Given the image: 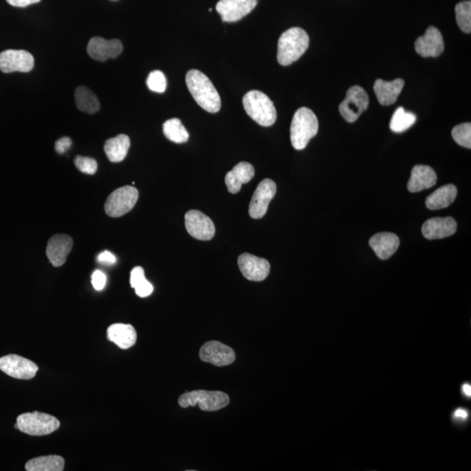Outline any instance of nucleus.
<instances>
[{"mask_svg": "<svg viewBox=\"0 0 471 471\" xmlns=\"http://www.w3.org/2000/svg\"><path fill=\"white\" fill-rule=\"evenodd\" d=\"M186 85L196 103L206 111L218 113L221 108V98L206 74L196 69L188 71Z\"/></svg>", "mask_w": 471, "mask_h": 471, "instance_id": "1", "label": "nucleus"}, {"mask_svg": "<svg viewBox=\"0 0 471 471\" xmlns=\"http://www.w3.org/2000/svg\"><path fill=\"white\" fill-rule=\"evenodd\" d=\"M199 357L204 363L217 367H225L233 364L236 353L233 348L217 340L208 341L200 349Z\"/></svg>", "mask_w": 471, "mask_h": 471, "instance_id": "12", "label": "nucleus"}, {"mask_svg": "<svg viewBox=\"0 0 471 471\" xmlns=\"http://www.w3.org/2000/svg\"><path fill=\"white\" fill-rule=\"evenodd\" d=\"M437 182V176L433 168L427 165H415L411 171L407 190L411 193H416L435 186Z\"/></svg>", "mask_w": 471, "mask_h": 471, "instance_id": "20", "label": "nucleus"}, {"mask_svg": "<svg viewBox=\"0 0 471 471\" xmlns=\"http://www.w3.org/2000/svg\"><path fill=\"white\" fill-rule=\"evenodd\" d=\"M277 192L276 183L270 179H265L259 183L251 198L249 206L250 218L260 219L265 217L269 203L273 199Z\"/></svg>", "mask_w": 471, "mask_h": 471, "instance_id": "10", "label": "nucleus"}, {"mask_svg": "<svg viewBox=\"0 0 471 471\" xmlns=\"http://www.w3.org/2000/svg\"><path fill=\"white\" fill-rule=\"evenodd\" d=\"M34 66V58L27 51L9 49L0 53V71L3 73H29Z\"/></svg>", "mask_w": 471, "mask_h": 471, "instance_id": "11", "label": "nucleus"}, {"mask_svg": "<svg viewBox=\"0 0 471 471\" xmlns=\"http://www.w3.org/2000/svg\"><path fill=\"white\" fill-rule=\"evenodd\" d=\"M243 108L247 115L257 123L270 127L277 120V111L272 100L265 93L253 90L243 98Z\"/></svg>", "mask_w": 471, "mask_h": 471, "instance_id": "4", "label": "nucleus"}, {"mask_svg": "<svg viewBox=\"0 0 471 471\" xmlns=\"http://www.w3.org/2000/svg\"><path fill=\"white\" fill-rule=\"evenodd\" d=\"M462 390L463 394H465L466 396H468V397H470L471 396V386L470 384H465L462 387Z\"/></svg>", "mask_w": 471, "mask_h": 471, "instance_id": "41", "label": "nucleus"}, {"mask_svg": "<svg viewBox=\"0 0 471 471\" xmlns=\"http://www.w3.org/2000/svg\"><path fill=\"white\" fill-rule=\"evenodd\" d=\"M107 337L110 341L121 349H128L136 344L137 333L131 325L113 324L107 330Z\"/></svg>", "mask_w": 471, "mask_h": 471, "instance_id": "24", "label": "nucleus"}, {"mask_svg": "<svg viewBox=\"0 0 471 471\" xmlns=\"http://www.w3.org/2000/svg\"><path fill=\"white\" fill-rule=\"evenodd\" d=\"M255 170L249 163L241 162L236 165L226 176V184L231 194H237L243 183H249L254 178Z\"/></svg>", "mask_w": 471, "mask_h": 471, "instance_id": "21", "label": "nucleus"}, {"mask_svg": "<svg viewBox=\"0 0 471 471\" xmlns=\"http://www.w3.org/2000/svg\"><path fill=\"white\" fill-rule=\"evenodd\" d=\"M405 82L402 78H396L392 81L376 80L374 89L377 99L383 106L394 104L398 99L400 92L402 91Z\"/></svg>", "mask_w": 471, "mask_h": 471, "instance_id": "23", "label": "nucleus"}, {"mask_svg": "<svg viewBox=\"0 0 471 471\" xmlns=\"http://www.w3.org/2000/svg\"><path fill=\"white\" fill-rule=\"evenodd\" d=\"M61 422L54 416L39 412L18 416L15 427L29 435H46L56 431Z\"/></svg>", "mask_w": 471, "mask_h": 471, "instance_id": "6", "label": "nucleus"}, {"mask_svg": "<svg viewBox=\"0 0 471 471\" xmlns=\"http://www.w3.org/2000/svg\"><path fill=\"white\" fill-rule=\"evenodd\" d=\"M309 36L300 27H293L281 34L278 43V61L281 66L293 64L305 53Z\"/></svg>", "mask_w": 471, "mask_h": 471, "instance_id": "2", "label": "nucleus"}, {"mask_svg": "<svg viewBox=\"0 0 471 471\" xmlns=\"http://www.w3.org/2000/svg\"><path fill=\"white\" fill-rule=\"evenodd\" d=\"M179 405L186 408L198 406L203 411H218L229 405V395L221 391L195 390L180 396Z\"/></svg>", "mask_w": 471, "mask_h": 471, "instance_id": "5", "label": "nucleus"}, {"mask_svg": "<svg viewBox=\"0 0 471 471\" xmlns=\"http://www.w3.org/2000/svg\"><path fill=\"white\" fill-rule=\"evenodd\" d=\"M86 51L93 60L103 62L119 56L123 53V46L119 39L107 41L103 38L93 37L90 39Z\"/></svg>", "mask_w": 471, "mask_h": 471, "instance_id": "17", "label": "nucleus"}, {"mask_svg": "<svg viewBox=\"0 0 471 471\" xmlns=\"http://www.w3.org/2000/svg\"><path fill=\"white\" fill-rule=\"evenodd\" d=\"M164 136L173 143H184L188 140V133L187 129L178 118L165 121L163 126Z\"/></svg>", "mask_w": 471, "mask_h": 471, "instance_id": "29", "label": "nucleus"}, {"mask_svg": "<svg viewBox=\"0 0 471 471\" xmlns=\"http://www.w3.org/2000/svg\"><path fill=\"white\" fill-rule=\"evenodd\" d=\"M416 116L413 113L407 112L400 107L395 110L390 121V128L395 133H402L407 131L415 123Z\"/></svg>", "mask_w": 471, "mask_h": 471, "instance_id": "31", "label": "nucleus"}, {"mask_svg": "<svg viewBox=\"0 0 471 471\" xmlns=\"http://www.w3.org/2000/svg\"><path fill=\"white\" fill-rule=\"evenodd\" d=\"M319 131V121L311 109L298 108L294 113L290 124V141L297 151H302L308 146L309 141L317 135Z\"/></svg>", "mask_w": 471, "mask_h": 471, "instance_id": "3", "label": "nucleus"}, {"mask_svg": "<svg viewBox=\"0 0 471 471\" xmlns=\"http://www.w3.org/2000/svg\"><path fill=\"white\" fill-rule=\"evenodd\" d=\"M97 260L101 264L113 265L116 263V258L110 251L105 250L98 256Z\"/></svg>", "mask_w": 471, "mask_h": 471, "instance_id": "38", "label": "nucleus"}, {"mask_svg": "<svg viewBox=\"0 0 471 471\" xmlns=\"http://www.w3.org/2000/svg\"><path fill=\"white\" fill-rule=\"evenodd\" d=\"M74 164L78 171L88 175L96 174L98 168L96 161L91 157L78 156L74 159Z\"/></svg>", "mask_w": 471, "mask_h": 471, "instance_id": "35", "label": "nucleus"}, {"mask_svg": "<svg viewBox=\"0 0 471 471\" xmlns=\"http://www.w3.org/2000/svg\"><path fill=\"white\" fill-rule=\"evenodd\" d=\"M72 146V140L69 137H62L55 143V151L58 154H64Z\"/></svg>", "mask_w": 471, "mask_h": 471, "instance_id": "37", "label": "nucleus"}, {"mask_svg": "<svg viewBox=\"0 0 471 471\" xmlns=\"http://www.w3.org/2000/svg\"><path fill=\"white\" fill-rule=\"evenodd\" d=\"M41 1V0H6V2L9 5L16 6V7H26L33 4H36Z\"/></svg>", "mask_w": 471, "mask_h": 471, "instance_id": "39", "label": "nucleus"}, {"mask_svg": "<svg viewBox=\"0 0 471 471\" xmlns=\"http://www.w3.org/2000/svg\"><path fill=\"white\" fill-rule=\"evenodd\" d=\"M258 2V0H220L216 9L223 21L236 22L251 13Z\"/></svg>", "mask_w": 471, "mask_h": 471, "instance_id": "15", "label": "nucleus"}, {"mask_svg": "<svg viewBox=\"0 0 471 471\" xmlns=\"http://www.w3.org/2000/svg\"><path fill=\"white\" fill-rule=\"evenodd\" d=\"M131 148V139L126 135H119L106 141L104 151L112 163H120L126 158Z\"/></svg>", "mask_w": 471, "mask_h": 471, "instance_id": "26", "label": "nucleus"}, {"mask_svg": "<svg viewBox=\"0 0 471 471\" xmlns=\"http://www.w3.org/2000/svg\"><path fill=\"white\" fill-rule=\"evenodd\" d=\"M65 460L60 455H46L31 459L26 462L27 471H62L64 470Z\"/></svg>", "mask_w": 471, "mask_h": 471, "instance_id": "28", "label": "nucleus"}, {"mask_svg": "<svg viewBox=\"0 0 471 471\" xmlns=\"http://www.w3.org/2000/svg\"><path fill=\"white\" fill-rule=\"evenodd\" d=\"M238 264L243 276L250 281L265 280L270 273V265L265 258L250 253H243L238 257Z\"/></svg>", "mask_w": 471, "mask_h": 471, "instance_id": "14", "label": "nucleus"}, {"mask_svg": "<svg viewBox=\"0 0 471 471\" xmlns=\"http://www.w3.org/2000/svg\"><path fill=\"white\" fill-rule=\"evenodd\" d=\"M415 49L416 53L424 58L440 56L445 51V41L441 31L437 27L430 26L423 36L416 39Z\"/></svg>", "mask_w": 471, "mask_h": 471, "instance_id": "16", "label": "nucleus"}, {"mask_svg": "<svg viewBox=\"0 0 471 471\" xmlns=\"http://www.w3.org/2000/svg\"><path fill=\"white\" fill-rule=\"evenodd\" d=\"M455 143L466 148H471V124L465 123L455 126L452 129Z\"/></svg>", "mask_w": 471, "mask_h": 471, "instance_id": "33", "label": "nucleus"}, {"mask_svg": "<svg viewBox=\"0 0 471 471\" xmlns=\"http://www.w3.org/2000/svg\"><path fill=\"white\" fill-rule=\"evenodd\" d=\"M369 245L375 250L377 257L383 260L390 258L396 253L400 245L398 236L390 233H382L373 236Z\"/></svg>", "mask_w": 471, "mask_h": 471, "instance_id": "22", "label": "nucleus"}, {"mask_svg": "<svg viewBox=\"0 0 471 471\" xmlns=\"http://www.w3.org/2000/svg\"><path fill=\"white\" fill-rule=\"evenodd\" d=\"M147 86L153 92L162 93L167 88V80L162 71L155 70L148 74Z\"/></svg>", "mask_w": 471, "mask_h": 471, "instance_id": "34", "label": "nucleus"}, {"mask_svg": "<svg viewBox=\"0 0 471 471\" xmlns=\"http://www.w3.org/2000/svg\"><path fill=\"white\" fill-rule=\"evenodd\" d=\"M457 229V223L453 218H435L423 223L422 233L424 238L435 240L450 237Z\"/></svg>", "mask_w": 471, "mask_h": 471, "instance_id": "19", "label": "nucleus"}, {"mask_svg": "<svg viewBox=\"0 0 471 471\" xmlns=\"http://www.w3.org/2000/svg\"><path fill=\"white\" fill-rule=\"evenodd\" d=\"M453 417L455 419L466 420L469 417L468 411L463 410V408H457V410L454 412Z\"/></svg>", "mask_w": 471, "mask_h": 471, "instance_id": "40", "label": "nucleus"}, {"mask_svg": "<svg viewBox=\"0 0 471 471\" xmlns=\"http://www.w3.org/2000/svg\"><path fill=\"white\" fill-rule=\"evenodd\" d=\"M131 285L136 290V295L141 298L148 297L154 290L151 283L145 278L144 270L141 266H136L131 270Z\"/></svg>", "mask_w": 471, "mask_h": 471, "instance_id": "30", "label": "nucleus"}, {"mask_svg": "<svg viewBox=\"0 0 471 471\" xmlns=\"http://www.w3.org/2000/svg\"><path fill=\"white\" fill-rule=\"evenodd\" d=\"M106 283H107V277L101 270H97L93 273L92 285L94 289L96 290H103Z\"/></svg>", "mask_w": 471, "mask_h": 471, "instance_id": "36", "label": "nucleus"}, {"mask_svg": "<svg viewBox=\"0 0 471 471\" xmlns=\"http://www.w3.org/2000/svg\"><path fill=\"white\" fill-rule=\"evenodd\" d=\"M73 239L69 235L58 234L49 239L46 246V256L51 264L60 267L65 264L69 254L73 248Z\"/></svg>", "mask_w": 471, "mask_h": 471, "instance_id": "18", "label": "nucleus"}, {"mask_svg": "<svg viewBox=\"0 0 471 471\" xmlns=\"http://www.w3.org/2000/svg\"><path fill=\"white\" fill-rule=\"evenodd\" d=\"M74 99L78 109L90 115L97 113L101 108L100 101L96 94L86 86H78L74 92Z\"/></svg>", "mask_w": 471, "mask_h": 471, "instance_id": "27", "label": "nucleus"}, {"mask_svg": "<svg viewBox=\"0 0 471 471\" xmlns=\"http://www.w3.org/2000/svg\"><path fill=\"white\" fill-rule=\"evenodd\" d=\"M186 227L192 238L202 241L211 240L216 233L212 220L203 212L196 210H191L186 214Z\"/></svg>", "mask_w": 471, "mask_h": 471, "instance_id": "13", "label": "nucleus"}, {"mask_svg": "<svg viewBox=\"0 0 471 471\" xmlns=\"http://www.w3.org/2000/svg\"><path fill=\"white\" fill-rule=\"evenodd\" d=\"M455 18L457 25L463 33L470 34L471 31V2L463 1L455 6Z\"/></svg>", "mask_w": 471, "mask_h": 471, "instance_id": "32", "label": "nucleus"}, {"mask_svg": "<svg viewBox=\"0 0 471 471\" xmlns=\"http://www.w3.org/2000/svg\"><path fill=\"white\" fill-rule=\"evenodd\" d=\"M369 105L368 94L360 86H353L340 105V113L348 123H355L366 111Z\"/></svg>", "mask_w": 471, "mask_h": 471, "instance_id": "8", "label": "nucleus"}, {"mask_svg": "<svg viewBox=\"0 0 471 471\" xmlns=\"http://www.w3.org/2000/svg\"><path fill=\"white\" fill-rule=\"evenodd\" d=\"M457 188L453 184H447L437 188L426 199L427 209L435 211L445 209L452 204L457 198Z\"/></svg>", "mask_w": 471, "mask_h": 471, "instance_id": "25", "label": "nucleus"}, {"mask_svg": "<svg viewBox=\"0 0 471 471\" xmlns=\"http://www.w3.org/2000/svg\"><path fill=\"white\" fill-rule=\"evenodd\" d=\"M138 198L139 192L135 187L127 186L117 188L106 201V213L111 218H120L133 210Z\"/></svg>", "mask_w": 471, "mask_h": 471, "instance_id": "7", "label": "nucleus"}, {"mask_svg": "<svg viewBox=\"0 0 471 471\" xmlns=\"http://www.w3.org/2000/svg\"><path fill=\"white\" fill-rule=\"evenodd\" d=\"M0 370L15 379L31 380L36 375L39 368L29 359L9 355L0 358Z\"/></svg>", "mask_w": 471, "mask_h": 471, "instance_id": "9", "label": "nucleus"}]
</instances>
